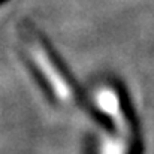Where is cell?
Listing matches in <instances>:
<instances>
[{"mask_svg":"<svg viewBox=\"0 0 154 154\" xmlns=\"http://www.w3.org/2000/svg\"><path fill=\"white\" fill-rule=\"evenodd\" d=\"M93 97L97 112L106 120L97 139L96 154H132L133 124L118 91L103 84Z\"/></svg>","mask_w":154,"mask_h":154,"instance_id":"6da1fadb","label":"cell"},{"mask_svg":"<svg viewBox=\"0 0 154 154\" xmlns=\"http://www.w3.org/2000/svg\"><path fill=\"white\" fill-rule=\"evenodd\" d=\"M27 51L30 52L32 61H35V64L38 66L39 75L44 76V79H47L48 88L60 100L69 102V103L73 102L75 100L73 88L70 87V84L67 82L64 75L58 70V67L54 64L52 58L50 57V54L47 52V48H44V45H41L39 42L32 39L27 44Z\"/></svg>","mask_w":154,"mask_h":154,"instance_id":"7a4b0ae2","label":"cell"}]
</instances>
